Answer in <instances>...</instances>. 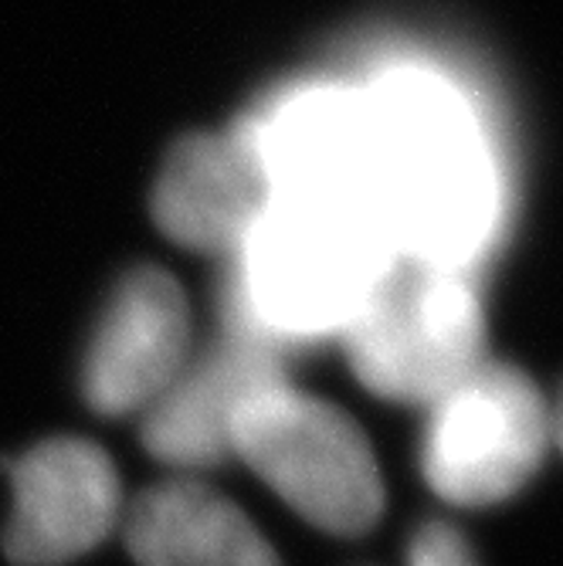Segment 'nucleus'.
Segmentation results:
<instances>
[{
  "label": "nucleus",
  "mask_w": 563,
  "mask_h": 566,
  "mask_svg": "<svg viewBox=\"0 0 563 566\" xmlns=\"http://www.w3.org/2000/svg\"><path fill=\"white\" fill-rule=\"evenodd\" d=\"M187 302L180 285L157 272H129L85 356V400L102 415H133L157 400L187 364Z\"/></svg>",
  "instance_id": "obj_7"
},
{
  "label": "nucleus",
  "mask_w": 563,
  "mask_h": 566,
  "mask_svg": "<svg viewBox=\"0 0 563 566\" xmlns=\"http://www.w3.org/2000/svg\"><path fill=\"white\" fill-rule=\"evenodd\" d=\"M234 326L285 346L343 333L400 262L367 200L343 193H272L238 244Z\"/></svg>",
  "instance_id": "obj_2"
},
{
  "label": "nucleus",
  "mask_w": 563,
  "mask_h": 566,
  "mask_svg": "<svg viewBox=\"0 0 563 566\" xmlns=\"http://www.w3.org/2000/svg\"><path fill=\"white\" fill-rule=\"evenodd\" d=\"M282 349L248 329L215 343L146 407L143 441L167 465L208 469L231 454V428L248 394L279 380Z\"/></svg>",
  "instance_id": "obj_8"
},
{
  "label": "nucleus",
  "mask_w": 563,
  "mask_h": 566,
  "mask_svg": "<svg viewBox=\"0 0 563 566\" xmlns=\"http://www.w3.org/2000/svg\"><path fill=\"white\" fill-rule=\"evenodd\" d=\"M231 454L326 533H364L384 509V479L364 431L285 377L248 394L231 428Z\"/></svg>",
  "instance_id": "obj_3"
},
{
  "label": "nucleus",
  "mask_w": 563,
  "mask_h": 566,
  "mask_svg": "<svg viewBox=\"0 0 563 566\" xmlns=\"http://www.w3.org/2000/svg\"><path fill=\"white\" fill-rule=\"evenodd\" d=\"M123 520L110 454L75 438L48 441L14 465L4 549L18 566H59L106 539Z\"/></svg>",
  "instance_id": "obj_6"
},
{
  "label": "nucleus",
  "mask_w": 563,
  "mask_h": 566,
  "mask_svg": "<svg viewBox=\"0 0 563 566\" xmlns=\"http://www.w3.org/2000/svg\"><path fill=\"white\" fill-rule=\"evenodd\" d=\"M350 364L374 394L435 403L482 364V302L472 275L397 262L343 329Z\"/></svg>",
  "instance_id": "obj_4"
},
{
  "label": "nucleus",
  "mask_w": 563,
  "mask_h": 566,
  "mask_svg": "<svg viewBox=\"0 0 563 566\" xmlns=\"http://www.w3.org/2000/svg\"><path fill=\"white\" fill-rule=\"evenodd\" d=\"M126 543L139 566H279L231 499L187 479L153 485L129 505Z\"/></svg>",
  "instance_id": "obj_10"
},
{
  "label": "nucleus",
  "mask_w": 563,
  "mask_h": 566,
  "mask_svg": "<svg viewBox=\"0 0 563 566\" xmlns=\"http://www.w3.org/2000/svg\"><path fill=\"white\" fill-rule=\"evenodd\" d=\"M407 566H476V556L462 533L445 523H431L415 536Z\"/></svg>",
  "instance_id": "obj_11"
},
{
  "label": "nucleus",
  "mask_w": 563,
  "mask_h": 566,
  "mask_svg": "<svg viewBox=\"0 0 563 566\" xmlns=\"http://www.w3.org/2000/svg\"><path fill=\"white\" fill-rule=\"evenodd\" d=\"M269 197V177L244 133L194 136L164 164L153 211L174 241L218 251L248 238Z\"/></svg>",
  "instance_id": "obj_9"
},
{
  "label": "nucleus",
  "mask_w": 563,
  "mask_h": 566,
  "mask_svg": "<svg viewBox=\"0 0 563 566\" xmlns=\"http://www.w3.org/2000/svg\"><path fill=\"white\" fill-rule=\"evenodd\" d=\"M553 444L550 407L536 384L505 364H482L431 403L421 465L451 505L517 495Z\"/></svg>",
  "instance_id": "obj_5"
},
{
  "label": "nucleus",
  "mask_w": 563,
  "mask_h": 566,
  "mask_svg": "<svg viewBox=\"0 0 563 566\" xmlns=\"http://www.w3.org/2000/svg\"><path fill=\"white\" fill-rule=\"evenodd\" d=\"M367 174L400 262L462 269L486 248L499 177L469 98L431 72H387L367 88Z\"/></svg>",
  "instance_id": "obj_1"
},
{
  "label": "nucleus",
  "mask_w": 563,
  "mask_h": 566,
  "mask_svg": "<svg viewBox=\"0 0 563 566\" xmlns=\"http://www.w3.org/2000/svg\"><path fill=\"white\" fill-rule=\"evenodd\" d=\"M550 431H553V444H556L560 454H563V400L550 410Z\"/></svg>",
  "instance_id": "obj_12"
}]
</instances>
